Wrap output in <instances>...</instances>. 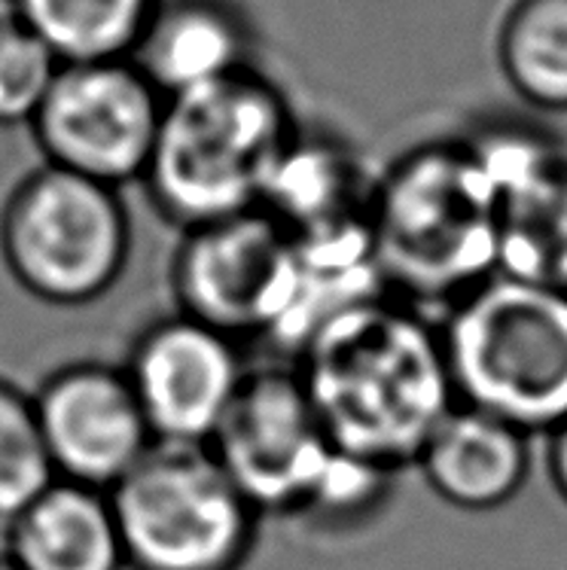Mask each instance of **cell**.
Here are the masks:
<instances>
[{
	"instance_id": "15",
	"label": "cell",
	"mask_w": 567,
	"mask_h": 570,
	"mask_svg": "<svg viewBox=\"0 0 567 570\" xmlns=\"http://www.w3.org/2000/svg\"><path fill=\"white\" fill-rule=\"evenodd\" d=\"M0 547L19 570H128L110 491L65 479L0 528Z\"/></svg>"
},
{
	"instance_id": "20",
	"label": "cell",
	"mask_w": 567,
	"mask_h": 570,
	"mask_svg": "<svg viewBox=\"0 0 567 570\" xmlns=\"http://www.w3.org/2000/svg\"><path fill=\"white\" fill-rule=\"evenodd\" d=\"M546 473L558 498L567 503V421L546 433Z\"/></svg>"
},
{
	"instance_id": "11",
	"label": "cell",
	"mask_w": 567,
	"mask_h": 570,
	"mask_svg": "<svg viewBox=\"0 0 567 570\" xmlns=\"http://www.w3.org/2000/svg\"><path fill=\"white\" fill-rule=\"evenodd\" d=\"M31 394L56 479L114 491L156 449L150 421L119 361L61 363Z\"/></svg>"
},
{
	"instance_id": "7",
	"label": "cell",
	"mask_w": 567,
	"mask_h": 570,
	"mask_svg": "<svg viewBox=\"0 0 567 570\" xmlns=\"http://www.w3.org/2000/svg\"><path fill=\"white\" fill-rule=\"evenodd\" d=\"M168 278L174 312L235 342L284 336L302 293L296 247L263 208L184 229Z\"/></svg>"
},
{
	"instance_id": "3",
	"label": "cell",
	"mask_w": 567,
	"mask_h": 570,
	"mask_svg": "<svg viewBox=\"0 0 567 570\" xmlns=\"http://www.w3.org/2000/svg\"><path fill=\"white\" fill-rule=\"evenodd\" d=\"M300 138L287 98L256 68L165 101L140 187L177 229L263 208L275 168Z\"/></svg>"
},
{
	"instance_id": "8",
	"label": "cell",
	"mask_w": 567,
	"mask_h": 570,
	"mask_svg": "<svg viewBox=\"0 0 567 570\" xmlns=\"http://www.w3.org/2000/svg\"><path fill=\"white\" fill-rule=\"evenodd\" d=\"M163 114L165 98L128 59L74 61L28 128L43 163L126 189L147 175Z\"/></svg>"
},
{
	"instance_id": "4",
	"label": "cell",
	"mask_w": 567,
	"mask_h": 570,
	"mask_svg": "<svg viewBox=\"0 0 567 570\" xmlns=\"http://www.w3.org/2000/svg\"><path fill=\"white\" fill-rule=\"evenodd\" d=\"M440 338L461 406L528 436L567 421V293L495 275L446 308Z\"/></svg>"
},
{
	"instance_id": "14",
	"label": "cell",
	"mask_w": 567,
	"mask_h": 570,
	"mask_svg": "<svg viewBox=\"0 0 567 570\" xmlns=\"http://www.w3.org/2000/svg\"><path fill=\"white\" fill-rule=\"evenodd\" d=\"M416 466L430 491L454 510H500L528 482L531 436L458 403L421 449Z\"/></svg>"
},
{
	"instance_id": "9",
	"label": "cell",
	"mask_w": 567,
	"mask_h": 570,
	"mask_svg": "<svg viewBox=\"0 0 567 570\" xmlns=\"http://www.w3.org/2000/svg\"><path fill=\"white\" fill-rule=\"evenodd\" d=\"M211 452L260 515H309L339 449L296 366H260L244 379Z\"/></svg>"
},
{
	"instance_id": "19",
	"label": "cell",
	"mask_w": 567,
	"mask_h": 570,
	"mask_svg": "<svg viewBox=\"0 0 567 570\" xmlns=\"http://www.w3.org/2000/svg\"><path fill=\"white\" fill-rule=\"evenodd\" d=\"M58 68L56 52L10 7H0V128L31 126Z\"/></svg>"
},
{
	"instance_id": "2",
	"label": "cell",
	"mask_w": 567,
	"mask_h": 570,
	"mask_svg": "<svg viewBox=\"0 0 567 570\" xmlns=\"http://www.w3.org/2000/svg\"><path fill=\"white\" fill-rule=\"evenodd\" d=\"M370 223L384 293L418 312L498 275V198L473 144L403 156L372 189Z\"/></svg>"
},
{
	"instance_id": "21",
	"label": "cell",
	"mask_w": 567,
	"mask_h": 570,
	"mask_svg": "<svg viewBox=\"0 0 567 570\" xmlns=\"http://www.w3.org/2000/svg\"><path fill=\"white\" fill-rule=\"evenodd\" d=\"M0 570H19V564L7 556V549L0 547Z\"/></svg>"
},
{
	"instance_id": "17",
	"label": "cell",
	"mask_w": 567,
	"mask_h": 570,
	"mask_svg": "<svg viewBox=\"0 0 567 570\" xmlns=\"http://www.w3.org/2000/svg\"><path fill=\"white\" fill-rule=\"evenodd\" d=\"M498 61L525 105L567 114V0H512L498 31Z\"/></svg>"
},
{
	"instance_id": "10",
	"label": "cell",
	"mask_w": 567,
	"mask_h": 570,
	"mask_svg": "<svg viewBox=\"0 0 567 570\" xmlns=\"http://www.w3.org/2000/svg\"><path fill=\"white\" fill-rule=\"evenodd\" d=\"M119 363L156 443L172 445H211L251 373L242 342L180 312L140 326Z\"/></svg>"
},
{
	"instance_id": "13",
	"label": "cell",
	"mask_w": 567,
	"mask_h": 570,
	"mask_svg": "<svg viewBox=\"0 0 567 570\" xmlns=\"http://www.w3.org/2000/svg\"><path fill=\"white\" fill-rule=\"evenodd\" d=\"M128 61L168 101L254 68V35L232 0H159Z\"/></svg>"
},
{
	"instance_id": "5",
	"label": "cell",
	"mask_w": 567,
	"mask_h": 570,
	"mask_svg": "<svg viewBox=\"0 0 567 570\" xmlns=\"http://www.w3.org/2000/svg\"><path fill=\"white\" fill-rule=\"evenodd\" d=\"M135 226L123 189L40 163L0 198V266L49 308H86L126 275Z\"/></svg>"
},
{
	"instance_id": "12",
	"label": "cell",
	"mask_w": 567,
	"mask_h": 570,
	"mask_svg": "<svg viewBox=\"0 0 567 570\" xmlns=\"http://www.w3.org/2000/svg\"><path fill=\"white\" fill-rule=\"evenodd\" d=\"M473 150L498 198V275L567 293V159L521 135Z\"/></svg>"
},
{
	"instance_id": "6",
	"label": "cell",
	"mask_w": 567,
	"mask_h": 570,
	"mask_svg": "<svg viewBox=\"0 0 567 570\" xmlns=\"http://www.w3.org/2000/svg\"><path fill=\"white\" fill-rule=\"evenodd\" d=\"M128 570H244L260 512L211 445L156 443L114 491Z\"/></svg>"
},
{
	"instance_id": "18",
	"label": "cell",
	"mask_w": 567,
	"mask_h": 570,
	"mask_svg": "<svg viewBox=\"0 0 567 570\" xmlns=\"http://www.w3.org/2000/svg\"><path fill=\"white\" fill-rule=\"evenodd\" d=\"M56 479L37 424L35 394L0 373V528Z\"/></svg>"
},
{
	"instance_id": "16",
	"label": "cell",
	"mask_w": 567,
	"mask_h": 570,
	"mask_svg": "<svg viewBox=\"0 0 567 570\" xmlns=\"http://www.w3.org/2000/svg\"><path fill=\"white\" fill-rule=\"evenodd\" d=\"M159 0H7L61 65L128 59Z\"/></svg>"
},
{
	"instance_id": "1",
	"label": "cell",
	"mask_w": 567,
	"mask_h": 570,
	"mask_svg": "<svg viewBox=\"0 0 567 570\" xmlns=\"http://www.w3.org/2000/svg\"><path fill=\"white\" fill-rule=\"evenodd\" d=\"M296 354V373L330 443L388 473L416 466L458 406L440 330L391 296L326 317Z\"/></svg>"
}]
</instances>
